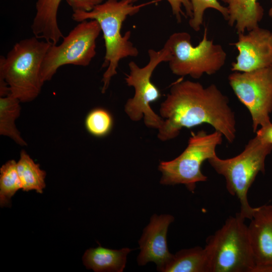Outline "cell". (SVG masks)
I'll list each match as a JSON object with an SVG mask.
<instances>
[{"instance_id":"obj_1","label":"cell","mask_w":272,"mask_h":272,"mask_svg":"<svg viewBox=\"0 0 272 272\" xmlns=\"http://www.w3.org/2000/svg\"><path fill=\"white\" fill-rule=\"evenodd\" d=\"M160 114L164 118L158 138L166 141L176 138L183 128L206 123L220 132L229 143L236 137L234 112L229 99L214 84L205 87L199 82L179 80L173 83Z\"/></svg>"},{"instance_id":"obj_2","label":"cell","mask_w":272,"mask_h":272,"mask_svg":"<svg viewBox=\"0 0 272 272\" xmlns=\"http://www.w3.org/2000/svg\"><path fill=\"white\" fill-rule=\"evenodd\" d=\"M161 0H154L133 5L131 0H106L95 6L90 11H75L72 19L80 22L88 19L98 22L103 32L105 46V55L102 67H106L102 82V93L107 90L111 78L117 74V69L120 60L128 56L135 57L138 49L129 40L130 31L122 35L121 29L128 16L139 12L143 7Z\"/></svg>"},{"instance_id":"obj_3","label":"cell","mask_w":272,"mask_h":272,"mask_svg":"<svg viewBox=\"0 0 272 272\" xmlns=\"http://www.w3.org/2000/svg\"><path fill=\"white\" fill-rule=\"evenodd\" d=\"M51 44L35 36L17 42L6 57H0V80L7 84L10 94L21 102H29L40 94L44 83L41 68Z\"/></svg>"},{"instance_id":"obj_4","label":"cell","mask_w":272,"mask_h":272,"mask_svg":"<svg viewBox=\"0 0 272 272\" xmlns=\"http://www.w3.org/2000/svg\"><path fill=\"white\" fill-rule=\"evenodd\" d=\"M271 151L272 144L264 143L256 136L235 157L222 159L216 155L208 160L216 172L224 177L228 192L239 199V214L244 219L251 220L256 209L249 205L248 191L257 175L264 173L265 160Z\"/></svg>"},{"instance_id":"obj_5","label":"cell","mask_w":272,"mask_h":272,"mask_svg":"<svg viewBox=\"0 0 272 272\" xmlns=\"http://www.w3.org/2000/svg\"><path fill=\"white\" fill-rule=\"evenodd\" d=\"M239 213L227 219L208 237L210 272H254L255 265L248 226Z\"/></svg>"},{"instance_id":"obj_6","label":"cell","mask_w":272,"mask_h":272,"mask_svg":"<svg viewBox=\"0 0 272 272\" xmlns=\"http://www.w3.org/2000/svg\"><path fill=\"white\" fill-rule=\"evenodd\" d=\"M164 46L169 51L168 63L172 73L181 77L189 76L198 79L204 74H215L222 68L227 59L223 47L208 39L207 27L196 46L192 45L188 33L179 32L171 34Z\"/></svg>"},{"instance_id":"obj_7","label":"cell","mask_w":272,"mask_h":272,"mask_svg":"<svg viewBox=\"0 0 272 272\" xmlns=\"http://www.w3.org/2000/svg\"><path fill=\"white\" fill-rule=\"evenodd\" d=\"M191 134L187 147L179 156L171 161L160 162V184H183L193 192L196 183L207 180L201 166L205 161L216 155V147L222 144L223 135L216 130L210 134L204 130Z\"/></svg>"},{"instance_id":"obj_8","label":"cell","mask_w":272,"mask_h":272,"mask_svg":"<svg viewBox=\"0 0 272 272\" xmlns=\"http://www.w3.org/2000/svg\"><path fill=\"white\" fill-rule=\"evenodd\" d=\"M148 52L149 61L145 66L141 67L133 61L128 63L129 74L126 75L125 80L128 86L133 87L134 94L127 100L124 111L132 121H139L144 118L147 127L158 129L163 124V119L154 112L150 104L157 101L161 94L151 78L160 63L169 61L170 53L164 46L158 51L150 49Z\"/></svg>"},{"instance_id":"obj_9","label":"cell","mask_w":272,"mask_h":272,"mask_svg":"<svg viewBox=\"0 0 272 272\" xmlns=\"http://www.w3.org/2000/svg\"><path fill=\"white\" fill-rule=\"evenodd\" d=\"M101 31L95 20L80 22L58 45H51L43 59L41 77L44 83L51 80L61 66H88L96 54V40Z\"/></svg>"},{"instance_id":"obj_10","label":"cell","mask_w":272,"mask_h":272,"mask_svg":"<svg viewBox=\"0 0 272 272\" xmlns=\"http://www.w3.org/2000/svg\"><path fill=\"white\" fill-rule=\"evenodd\" d=\"M230 86L239 100L247 108L256 132L259 126L271 122L272 66L251 72H234L228 76Z\"/></svg>"},{"instance_id":"obj_11","label":"cell","mask_w":272,"mask_h":272,"mask_svg":"<svg viewBox=\"0 0 272 272\" xmlns=\"http://www.w3.org/2000/svg\"><path fill=\"white\" fill-rule=\"evenodd\" d=\"M238 51L231 64L233 72H247L272 66V32L257 27L238 34L232 44Z\"/></svg>"},{"instance_id":"obj_12","label":"cell","mask_w":272,"mask_h":272,"mask_svg":"<svg viewBox=\"0 0 272 272\" xmlns=\"http://www.w3.org/2000/svg\"><path fill=\"white\" fill-rule=\"evenodd\" d=\"M174 220L170 214H154L148 225L143 230L139 241L140 252L137 257L140 266L154 262L157 269L162 271L173 254L168 249L167 234L169 225Z\"/></svg>"},{"instance_id":"obj_13","label":"cell","mask_w":272,"mask_h":272,"mask_svg":"<svg viewBox=\"0 0 272 272\" xmlns=\"http://www.w3.org/2000/svg\"><path fill=\"white\" fill-rule=\"evenodd\" d=\"M62 0H37L36 14L31 28L34 36L56 45L64 36L57 22V13ZM73 11H90L104 0H65Z\"/></svg>"},{"instance_id":"obj_14","label":"cell","mask_w":272,"mask_h":272,"mask_svg":"<svg viewBox=\"0 0 272 272\" xmlns=\"http://www.w3.org/2000/svg\"><path fill=\"white\" fill-rule=\"evenodd\" d=\"M248 226L254 272H272V205L258 207Z\"/></svg>"},{"instance_id":"obj_15","label":"cell","mask_w":272,"mask_h":272,"mask_svg":"<svg viewBox=\"0 0 272 272\" xmlns=\"http://www.w3.org/2000/svg\"><path fill=\"white\" fill-rule=\"evenodd\" d=\"M227 5L229 25L234 26L237 34L257 27L263 18L264 10L257 0H222Z\"/></svg>"},{"instance_id":"obj_16","label":"cell","mask_w":272,"mask_h":272,"mask_svg":"<svg viewBox=\"0 0 272 272\" xmlns=\"http://www.w3.org/2000/svg\"><path fill=\"white\" fill-rule=\"evenodd\" d=\"M132 250L125 247L112 249L99 246L87 249L83 256L84 265L95 272H122L127 256Z\"/></svg>"},{"instance_id":"obj_17","label":"cell","mask_w":272,"mask_h":272,"mask_svg":"<svg viewBox=\"0 0 272 272\" xmlns=\"http://www.w3.org/2000/svg\"><path fill=\"white\" fill-rule=\"evenodd\" d=\"M162 272H210L206 248L195 246L177 251L173 255Z\"/></svg>"},{"instance_id":"obj_18","label":"cell","mask_w":272,"mask_h":272,"mask_svg":"<svg viewBox=\"0 0 272 272\" xmlns=\"http://www.w3.org/2000/svg\"><path fill=\"white\" fill-rule=\"evenodd\" d=\"M20 103L11 94L0 97V134L10 138L21 146H26L27 144L15 123L20 114Z\"/></svg>"},{"instance_id":"obj_19","label":"cell","mask_w":272,"mask_h":272,"mask_svg":"<svg viewBox=\"0 0 272 272\" xmlns=\"http://www.w3.org/2000/svg\"><path fill=\"white\" fill-rule=\"evenodd\" d=\"M17 167L22 183V189L24 191L35 190L37 193H42L46 186V173L24 150L20 153Z\"/></svg>"},{"instance_id":"obj_20","label":"cell","mask_w":272,"mask_h":272,"mask_svg":"<svg viewBox=\"0 0 272 272\" xmlns=\"http://www.w3.org/2000/svg\"><path fill=\"white\" fill-rule=\"evenodd\" d=\"M17 163L14 160H10L0 168L1 207H11L12 197L17 191L22 189Z\"/></svg>"},{"instance_id":"obj_21","label":"cell","mask_w":272,"mask_h":272,"mask_svg":"<svg viewBox=\"0 0 272 272\" xmlns=\"http://www.w3.org/2000/svg\"><path fill=\"white\" fill-rule=\"evenodd\" d=\"M113 123V118L107 110L96 108L90 111L85 120L87 131L96 137H103L111 130Z\"/></svg>"},{"instance_id":"obj_22","label":"cell","mask_w":272,"mask_h":272,"mask_svg":"<svg viewBox=\"0 0 272 272\" xmlns=\"http://www.w3.org/2000/svg\"><path fill=\"white\" fill-rule=\"evenodd\" d=\"M192 14L188 22L190 27L195 31H198L203 24L205 11L208 8L219 11L227 21L229 14L226 7L223 6L218 0H190Z\"/></svg>"},{"instance_id":"obj_23","label":"cell","mask_w":272,"mask_h":272,"mask_svg":"<svg viewBox=\"0 0 272 272\" xmlns=\"http://www.w3.org/2000/svg\"><path fill=\"white\" fill-rule=\"evenodd\" d=\"M138 0H131L132 3ZM169 3L173 15L175 17L178 23L181 22V17L185 16V14L182 10V7H184L186 12V15L191 17L192 14V6L190 0H166Z\"/></svg>"},{"instance_id":"obj_24","label":"cell","mask_w":272,"mask_h":272,"mask_svg":"<svg viewBox=\"0 0 272 272\" xmlns=\"http://www.w3.org/2000/svg\"><path fill=\"white\" fill-rule=\"evenodd\" d=\"M256 135L264 143L272 144V123L261 126L256 131Z\"/></svg>"},{"instance_id":"obj_25","label":"cell","mask_w":272,"mask_h":272,"mask_svg":"<svg viewBox=\"0 0 272 272\" xmlns=\"http://www.w3.org/2000/svg\"><path fill=\"white\" fill-rule=\"evenodd\" d=\"M272 2V0H271ZM268 16L272 18V6L271 8L269 9L268 12Z\"/></svg>"}]
</instances>
